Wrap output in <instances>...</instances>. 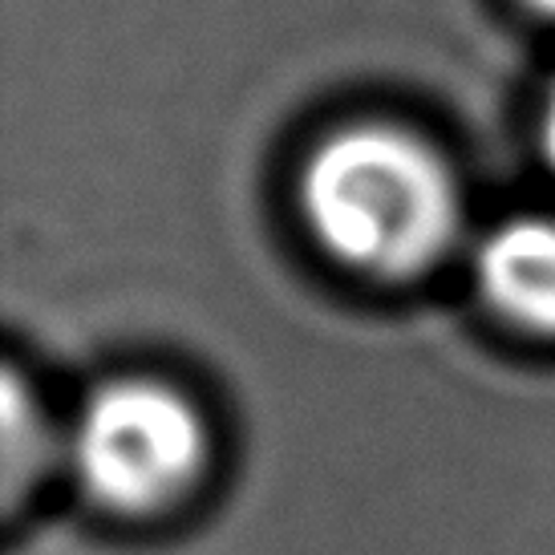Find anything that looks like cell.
Masks as SVG:
<instances>
[{"label":"cell","mask_w":555,"mask_h":555,"mask_svg":"<svg viewBox=\"0 0 555 555\" xmlns=\"http://www.w3.org/2000/svg\"><path fill=\"white\" fill-rule=\"evenodd\" d=\"M207 434L199 410L163 382H109L81 405L69 459L81 487L114 511L170 503L199 475Z\"/></svg>","instance_id":"cell-2"},{"label":"cell","mask_w":555,"mask_h":555,"mask_svg":"<svg viewBox=\"0 0 555 555\" xmlns=\"http://www.w3.org/2000/svg\"><path fill=\"white\" fill-rule=\"evenodd\" d=\"M543 151H547V163L555 167V90L547 98V109H543Z\"/></svg>","instance_id":"cell-4"},{"label":"cell","mask_w":555,"mask_h":555,"mask_svg":"<svg viewBox=\"0 0 555 555\" xmlns=\"http://www.w3.org/2000/svg\"><path fill=\"white\" fill-rule=\"evenodd\" d=\"M535 13H543V16H555V0H527Z\"/></svg>","instance_id":"cell-5"},{"label":"cell","mask_w":555,"mask_h":555,"mask_svg":"<svg viewBox=\"0 0 555 555\" xmlns=\"http://www.w3.org/2000/svg\"><path fill=\"white\" fill-rule=\"evenodd\" d=\"M478 280L511 321L555 333V219L524 216L494 228L478 247Z\"/></svg>","instance_id":"cell-3"},{"label":"cell","mask_w":555,"mask_h":555,"mask_svg":"<svg viewBox=\"0 0 555 555\" xmlns=\"http://www.w3.org/2000/svg\"><path fill=\"white\" fill-rule=\"evenodd\" d=\"M300 207L340 263L373 276L430 268L459 228V186L442 155L386 122L324 139L300 175Z\"/></svg>","instance_id":"cell-1"}]
</instances>
